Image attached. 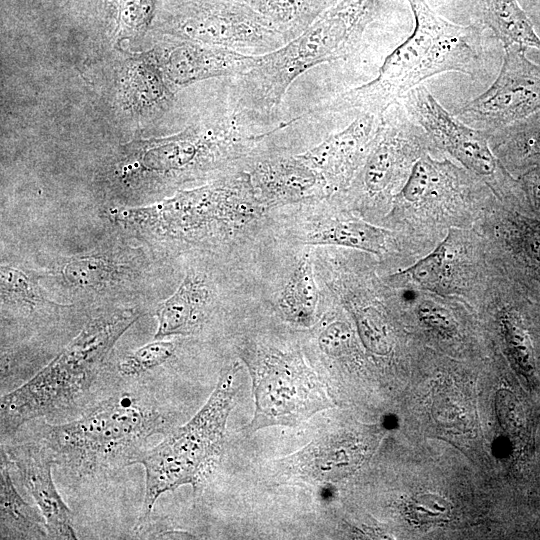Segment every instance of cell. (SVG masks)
<instances>
[{
  "instance_id": "cell-1",
  "label": "cell",
  "mask_w": 540,
  "mask_h": 540,
  "mask_svg": "<svg viewBox=\"0 0 540 540\" xmlns=\"http://www.w3.org/2000/svg\"><path fill=\"white\" fill-rule=\"evenodd\" d=\"M414 16L410 36L384 61L366 84L321 102L312 112L322 116L382 114L400 103L424 80L444 72L478 76L483 69L481 29L442 18L426 0H408Z\"/></svg>"
},
{
  "instance_id": "cell-2",
  "label": "cell",
  "mask_w": 540,
  "mask_h": 540,
  "mask_svg": "<svg viewBox=\"0 0 540 540\" xmlns=\"http://www.w3.org/2000/svg\"><path fill=\"white\" fill-rule=\"evenodd\" d=\"M383 2L339 0L299 36L259 56L251 69L236 77L235 101L267 119H278L281 102L298 77L313 67L349 60L361 52L367 29Z\"/></svg>"
},
{
  "instance_id": "cell-3",
  "label": "cell",
  "mask_w": 540,
  "mask_h": 540,
  "mask_svg": "<svg viewBox=\"0 0 540 540\" xmlns=\"http://www.w3.org/2000/svg\"><path fill=\"white\" fill-rule=\"evenodd\" d=\"M169 422L140 393L123 391L62 424H46L39 441L55 464L95 477L140 463L150 438L169 433Z\"/></svg>"
},
{
  "instance_id": "cell-4",
  "label": "cell",
  "mask_w": 540,
  "mask_h": 540,
  "mask_svg": "<svg viewBox=\"0 0 540 540\" xmlns=\"http://www.w3.org/2000/svg\"><path fill=\"white\" fill-rule=\"evenodd\" d=\"M266 123L234 102L229 113L181 133L126 146L113 166L122 190L143 192L199 177L209 170L253 153L268 136Z\"/></svg>"
},
{
  "instance_id": "cell-5",
  "label": "cell",
  "mask_w": 540,
  "mask_h": 540,
  "mask_svg": "<svg viewBox=\"0 0 540 540\" xmlns=\"http://www.w3.org/2000/svg\"><path fill=\"white\" fill-rule=\"evenodd\" d=\"M142 316L133 308L103 312L35 376L0 401L1 436L23 424L67 412L86 397L122 335Z\"/></svg>"
},
{
  "instance_id": "cell-6",
  "label": "cell",
  "mask_w": 540,
  "mask_h": 540,
  "mask_svg": "<svg viewBox=\"0 0 540 540\" xmlns=\"http://www.w3.org/2000/svg\"><path fill=\"white\" fill-rule=\"evenodd\" d=\"M238 372V363L224 369L202 408L142 457L145 494L138 527L149 519L163 493L182 485L196 489L215 470L223 453L227 420L235 405Z\"/></svg>"
},
{
  "instance_id": "cell-7",
  "label": "cell",
  "mask_w": 540,
  "mask_h": 540,
  "mask_svg": "<svg viewBox=\"0 0 540 540\" xmlns=\"http://www.w3.org/2000/svg\"><path fill=\"white\" fill-rule=\"evenodd\" d=\"M257 202L244 171L180 190L150 205L114 208L109 216L126 230L151 240H191L219 226L244 220Z\"/></svg>"
},
{
  "instance_id": "cell-8",
  "label": "cell",
  "mask_w": 540,
  "mask_h": 540,
  "mask_svg": "<svg viewBox=\"0 0 540 540\" xmlns=\"http://www.w3.org/2000/svg\"><path fill=\"white\" fill-rule=\"evenodd\" d=\"M246 361L255 399L250 431L297 425L332 405L325 385L299 354L264 349Z\"/></svg>"
},
{
  "instance_id": "cell-9",
  "label": "cell",
  "mask_w": 540,
  "mask_h": 540,
  "mask_svg": "<svg viewBox=\"0 0 540 540\" xmlns=\"http://www.w3.org/2000/svg\"><path fill=\"white\" fill-rule=\"evenodd\" d=\"M180 39L263 56L284 44V36L251 5L213 0L186 7L172 21Z\"/></svg>"
},
{
  "instance_id": "cell-10",
  "label": "cell",
  "mask_w": 540,
  "mask_h": 540,
  "mask_svg": "<svg viewBox=\"0 0 540 540\" xmlns=\"http://www.w3.org/2000/svg\"><path fill=\"white\" fill-rule=\"evenodd\" d=\"M504 49L502 66L493 84L454 112L463 123L489 133L540 110V65L531 62L526 49L518 45Z\"/></svg>"
},
{
  "instance_id": "cell-11",
  "label": "cell",
  "mask_w": 540,
  "mask_h": 540,
  "mask_svg": "<svg viewBox=\"0 0 540 540\" xmlns=\"http://www.w3.org/2000/svg\"><path fill=\"white\" fill-rule=\"evenodd\" d=\"M400 103L436 147L446 151L476 175L495 179L500 164L490 146V133L473 128L445 110L428 89L419 85L410 90Z\"/></svg>"
},
{
  "instance_id": "cell-12",
  "label": "cell",
  "mask_w": 540,
  "mask_h": 540,
  "mask_svg": "<svg viewBox=\"0 0 540 540\" xmlns=\"http://www.w3.org/2000/svg\"><path fill=\"white\" fill-rule=\"evenodd\" d=\"M9 463L34 499L45 519L48 538L77 539L73 514L57 491L52 478L53 458L40 443H24L4 448Z\"/></svg>"
},
{
  "instance_id": "cell-13",
  "label": "cell",
  "mask_w": 540,
  "mask_h": 540,
  "mask_svg": "<svg viewBox=\"0 0 540 540\" xmlns=\"http://www.w3.org/2000/svg\"><path fill=\"white\" fill-rule=\"evenodd\" d=\"M380 122L381 116L358 115L343 129L299 156L321 176L329 191L338 189L363 164Z\"/></svg>"
},
{
  "instance_id": "cell-14",
  "label": "cell",
  "mask_w": 540,
  "mask_h": 540,
  "mask_svg": "<svg viewBox=\"0 0 540 540\" xmlns=\"http://www.w3.org/2000/svg\"><path fill=\"white\" fill-rule=\"evenodd\" d=\"M258 202H288L329 191L321 176L299 155L252 161L247 171Z\"/></svg>"
},
{
  "instance_id": "cell-15",
  "label": "cell",
  "mask_w": 540,
  "mask_h": 540,
  "mask_svg": "<svg viewBox=\"0 0 540 540\" xmlns=\"http://www.w3.org/2000/svg\"><path fill=\"white\" fill-rule=\"evenodd\" d=\"M259 56L180 39L164 57L163 71L175 85L222 77H238L257 62Z\"/></svg>"
},
{
  "instance_id": "cell-16",
  "label": "cell",
  "mask_w": 540,
  "mask_h": 540,
  "mask_svg": "<svg viewBox=\"0 0 540 540\" xmlns=\"http://www.w3.org/2000/svg\"><path fill=\"white\" fill-rule=\"evenodd\" d=\"M209 300L210 291L204 279L187 273L178 289L157 306L154 339L195 332L204 319Z\"/></svg>"
},
{
  "instance_id": "cell-17",
  "label": "cell",
  "mask_w": 540,
  "mask_h": 540,
  "mask_svg": "<svg viewBox=\"0 0 540 540\" xmlns=\"http://www.w3.org/2000/svg\"><path fill=\"white\" fill-rule=\"evenodd\" d=\"M132 268L112 252H90L69 257L58 268L61 280L76 291L92 292L115 286Z\"/></svg>"
},
{
  "instance_id": "cell-18",
  "label": "cell",
  "mask_w": 540,
  "mask_h": 540,
  "mask_svg": "<svg viewBox=\"0 0 540 540\" xmlns=\"http://www.w3.org/2000/svg\"><path fill=\"white\" fill-rule=\"evenodd\" d=\"M10 463L1 446V539H46L45 519L18 494L10 476Z\"/></svg>"
},
{
  "instance_id": "cell-19",
  "label": "cell",
  "mask_w": 540,
  "mask_h": 540,
  "mask_svg": "<svg viewBox=\"0 0 540 540\" xmlns=\"http://www.w3.org/2000/svg\"><path fill=\"white\" fill-rule=\"evenodd\" d=\"M482 23L504 47L518 45L540 51V37L517 0H477Z\"/></svg>"
},
{
  "instance_id": "cell-20",
  "label": "cell",
  "mask_w": 540,
  "mask_h": 540,
  "mask_svg": "<svg viewBox=\"0 0 540 540\" xmlns=\"http://www.w3.org/2000/svg\"><path fill=\"white\" fill-rule=\"evenodd\" d=\"M339 0H254L252 7L262 14L286 42L303 33L323 12Z\"/></svg>"
},
{
  "instance_id": "cell-21",
  "label": "cell",
  "mask_w": 540,
  "mask_h": 540,
  "mask_svg": "<svg viewBox=\"0 0 540 540\" xmlns=\"http://www.w3.org/2000/svg\"><path fill=\"white\" fill-rule=\"evenodd\" d=\"M318 301L312 263L303 257L293 271L278 299L283 316L293 324L308 327L315 318Z\"/></svg>"
},
{
  "instance_id": "cell-22",
  "label": "cell",
  "mask_w": 540,
  "mask_h": 540,
  "mask_svg": "<svg viewBox=\"0 0 540 540\" xmlns=\"http://www.w3.org/2000/svg\"><path fill=\"white\" fill-rule=\"evenodd\" d=\"M384 229L358 220H333L307 235V242L315 245H335L355 248L374 254L385 250Z\"/></svg>"
},
{
  "instance_id": "cell-23",
  "label": "cell",
  "mask_w": 540,
  "mask_h": 540,
  "mask_svg": "<svg viewBox=\"0 0 540 540\" xmlns=\"http://www.w3.org/2000/svg\"><path fill=\"white\" fill-rule=\"evenodd\" d=\"M124 94L135 109H147L167 99L168 89L156 61L142 55L130 61L124 77Z\"/></svg>"
},
{
  "instance_id": "cell-24",
  "label": "cell",
  "mask_w": 540,
  "mask_h": 540,
  "mask_svg": "<svg viewBox=\"0 0 540 540\" xmlns=\"http://www.w3.org/2000/svg\"><path fill=\"white\" fill-rule=\"evenodd\" d=\"M0 286L2 309L29 315L44 308L53 310L55 307H62L48 300L37 286L36 280L16 267L1 266Z\"/></svg>"
},
{
  "instance_id": "cell-25",
  "label": "cell",
  "mask_w": 540,
  "mask_h": 540,
  "mask_svg": "<svg viewBox=\"0 0 540 540\" xmlns=\"http://www.w3.org/2000/svg\"><path fill=\"white\" fill-rule=\"evenodd\" d=\"M490 139L510 150L521 163L531 168L540 165V110L491 132Z\"/></svg>"
},
{
  "instance_id": "cell-26",
  "label": "cell",
  "mask_w": 540,
  "mask_h": 540,
  "mask_svg": "<svg viewBox=\"0 0 540 540\" xmlns=\"http://www.w3.org/2000/svg\"><path fill=\"white\" fill-rule=\"evenodd\" d=\"M175 352L172 341L157 339L135 350L127 352L118 363L122 376H140L167 362Z\"/></svg>"
},
{
  "instance_id": "cell-27",
  "label": "cell",
  "mask_w": 540,
  "mask_h": 540,
  "mask_svg": "<svg viewBox=\"0 0 540 540\" xmlns=\"http://www.w3.org/2000/svg\"><path fill=\"white\" fill-rule=\"evenodd\" d=\"M449 254L448 240L441 242L430 254L405 269L403 273L424 287L438 286L446 272Z\"/></svg>"
},
{
  "instance_id": "cell-28",
  "label": "cell",
  "mask_w": 540,
  "mask_h": 540,
  "mask_svg": "<svg viewBox=\"0 0 540 540\" xmlns=\"http://www.w3.org/2000/svg\"><path fill=\"white\" fill-rule=\"evenodd\" d=\"M155 0H120L118 24L124 35H137L149 26Z\"/></svg>"
},
{
  "instance_id": "cell-29",
  "label": "cell",
  "mask_w": 540,
  "mask_h": 540,
  "mask_svg": "<svg viewBox=\"0 0 540 540\" xmlns=\"http://www.w3.org/2000/svg\"><path fill=\"white\" fill-rule=\"evenodd\" d=\"M506 339L515 357L524 365L532 360V347L528 333L517 311L508 310L502 317Z\"/></svg>"
},
{
  "instance_id": "cell-30",
  "label": "cell",
  "mask_w": 540,
  "mask_h": 540,
  "mask_svg": "<svg viewBox=\"0 0 540 540\" xmlns=\"http://www.w3.org/2000/svg\"><path fill=\"white\" fill-rule=\"evenodd\" d=\"M357 321L366 346L376 353H386L388 350L386 330L377 312L373 309H364Z\"/></svg>"
},
{
  "instance_id": "cell-31",
  "label": "cell",
  "mask_w": 540,
  "mask_h": 540,
  "mask_svg": "<svg viewBox=\"0 0 540 540\" xmlns=\"http://www.w3.org/2000/svg\"><path fill=\"white\" fill-rule=\"evenodd\" d=\"M411 515L424 523H438L447 519L450 513L448 503L437 495H420L412 501L409 507Z\"/></svg>"
},
{
  "instance_id": "cell-32",
  "label": "cell",
  "mask_w": 540,
  "mask_h": 540,
  "mask_svg": "<svg viewBox=\"0 0 540 540\" xmlns=\"http://www.w3.org/2000/svg\"><path fill=\"white\" fill-rule=\"evenodd\" d=\"M418 314L423 322L440 332L448 333L453 330L447 311L433 302H423L418 308Z\"/></svg>"
},
{
  "instance_id": "cell-33",
  "label": "cell",
  "mask_w": 540,
  "mask_h": 540,
  "mask_svg": "<svg viewBox=\"0 0 540 540\" xmlns=\"http://www.w3.org/2000/svg\"><path fill=\"white\" fill-rule=\"evenodd\" d=\"M350 338V332L343 323H333L323 331L320 346L326 353L337 354L344 348Z\"/></svg>"
},
{
  "instance_id": "cell-34",
  "label": "cell",
  "mask_w": 540,
  "mask_h": 540,
  "mask_svg": "<svg viewBox=\"0 0 540 540\" xmlns=\"http://www.w3.org/2000/svg\"><path fill=\"white\" fill-rule=\"evenodd\" d=\"M515 403L512 395L506 392H501L497 396L496 406L498 415L502 423L506 426H515L520 419V409H517L519 407Z\"/></svg>"
},
{
  "instance_id": "cell-35",
  "label": "cell",
  "mask_w": 540,
  "mask_h": 540,
  "mask_svg": "<svg viewBox=\"0 0 540 540\" xmlns=\"http://www.w3.org/2000/svg\"><path fill=\"white\" fill-rule=\"evenodd\" d=\"M523 182L533 200L540 207V165L530 168L525 173Z\"/></svg>"
},
{
  "instance_id": "cell-36",
  "label": "cell",
  "mask_w": 540,
  "mask_h": 540,
  "mask_svg": "<svg viewBox=\"0 0 540 540\" xmlns=\"http://www.w3.org/2000/svg\"><path fill=\"white\" fill-rule=\"evenodd\" d=\"M224 1H234V2H241V3H246V4H249L252 6V3L254 0H224Z\"/></svg>"
}]
</instances>
